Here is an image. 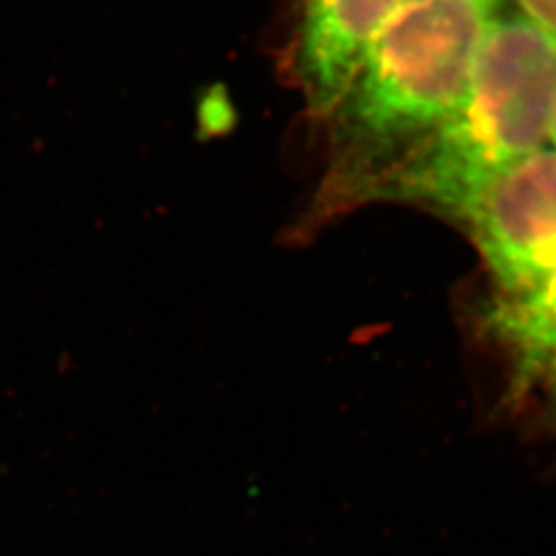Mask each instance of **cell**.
Listing matches in <instances>:
<instances>
[{
  "instance_id": "6da1fadb",
  "label": "cell",
  "mask_w": 556,
  "mask_h": 556,
  "mask_svg": "<svg viewBox=\"0 0 556 556\" xmlns=\"http://www.w3.org/2000/svg\"><path fill=\"white\" fill-rule=\"evenodd\" d=\"M497 0H404L328 114L332 192L367 200L456 110Z\"/></svg>"
},
{
  "instance_id": "ba28073f",
  "label": "cell",
  "mask_w": 556,
  "mask_h": 556,
  "mask_svg": "<svg viewBox=\"0 0 556 556\" xmlns=\"http://www.w3.org/2000/svg\"><path fill=\"white\" fill-rule=\"evenodd\" d=\"M548 378H551V386H553V394H555L556 397V361L553 363V367L548 369V374H546Z\"/></svg>"
},
{
  "instance_id": "277c9868",
  "label": "cell",
  "mask_w": 556,
  "mask_h": 556,
  "mask_svg": "<svg viewBox=\"0 0 556 556\" xmlns=\"http://www.w3.org/2000/svg\"><path fill=\"white\" fill-rule=\"evenodd\" d=\"M404 0H299L295 64L307 105L328 118L369 43Z\"/></svg>"
},
{
  "instance_id": "52a82bcc",
  "label": "cell",
  "mask_w": 556,
  "mask_h": 556,
  "mask_svg": "<svg viewBox=\"0 0 556 556\" xmlns=\"http://www.w3.org/2000/svg\"><path fill=\"white\" fill-rule=\"evenodd\" d=\"M551 142H553V149H556V98L555 108H553V119H551Z\"/></svg>"
},
{
  "instance_id": "3957f363",
  "label": "cell",
  "mask_w": 556,
  "mask_h": 556,
  "mask_svg": "<svg viewBox=\"0 0 556 556\" xmlns=\"http://www.w3.org/2000/svg\"><path fill=\"white\" fill-rule=\"evenodd\" d=\"M464 223L498 293L521 291L556 268V149H540L491 179Z\"/></svg>"
},
{
  "instance_id": "7a4b0ae2",
  "label": "cell",
  "mask_w": 556,
  "mask_h": 556,
  "mask_svg": "<svg viewBox=\"0 0 556 556\" xmlns=\"http://www.w3.org/2000/svg\"><path fill=\"white\" fill-rule=\"evenodd\" d=\"M555 98L556 36L523 15L491 21L456 110L369 199L417 202L459 219L491 179L544 149Z\"/></svg>"
},
{
  "instance_id": "8992f818",
  "label": "cell",
  "mask_w": 556,
  "mask_h": 556,
  "mask_svg": "<svg viewBox=\"0 0 556 556\" xmlns=\"http://www.w3.org/2000/svg\"><path fill=\"white\" fill-rule=\"evenodd\" d=\"M523 17L556 36V0H517Z\"/></svg>"
},
{
  "instance_id": "5b68a950",
  "label": "cell",
  "mask_w": 556,
  "mask_h": 556,
  "mask_svg": "<svg viewBox=\"0 0 556 556\" xmlns=\"http://www.w3.org/2000/svg\"><path fill=\"white\" fill-rule=\"evenodd\" d=\"M484 328L509 355L511 394H523L556 361V268L521 291L498 293Z\"/></svg>"
}]
</instances>
